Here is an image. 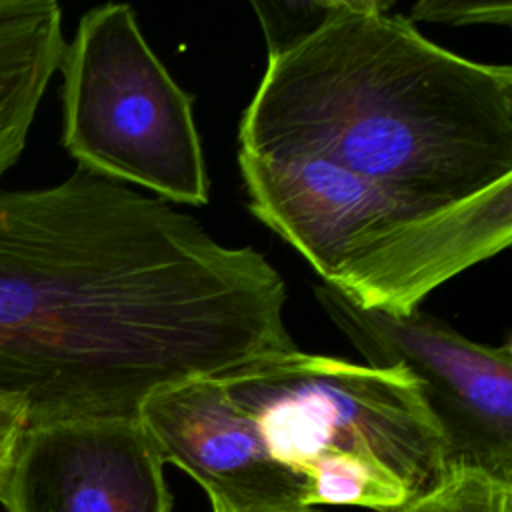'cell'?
Returning a JSON list of instances; mask_svg holds the SVG:
<instances>
[{"label": "cell", "instance_id": "obj_13", "mask_svg": "<svg viewBox=\"0 0 512 512\" xmlns=\"http://www.w3.org/2000/svg\"><path fill=\"white\" fill-rule=\"evenodd\" d=\"M26 426L28 418L22 404L14 398L0 396V482Z\"/></svg>", "mask_w": 512, "mask_h": 512}, {"label": "cell", "instance_id": "obj_1", "mask_svg": "<svg viewBox=\"0 0 512 512\" xmlns=\"http://www.w3.org/2000/svg\"><path fill=\"white\" fill-rule=\"evenodd\" d=\"M286 282L176 204L78 168L0 188V396L28 426L138 418L172 386L296 348Z\"/></svg>", "mask_w": 512, "mask_h": 512}, {"label": "cell", "instance_id": "obj_12", "mask_svg": "<svg viewBox=\"0 0 512 512\" xmlns=\"http://www.w3.org/2000/svg\"><path fill=\"white\" fill-rule=\"evenodd\" d=\"M408 22H436L450 26H510V0H420L410 8Z\"/></svg>", "mask_w": 512, "mask_h": 512}, {"label": "cell", "instance_id": "obj_10", "mask_svg": "<svg viewBox=\"0 0 512 512\" xmlns=\"http://www.w3.org/2000/svg\"><path fill=\"white\" fill-rule=\"evenodd\" d=\"M388 512H512V482L450 464L430 488Z\"/></svg>", "mask_w": 512, "mask_h": 512}, {"label": "cell", "instance_id": "obj_8", "mask_svg": "<svg viewBox=\"0 0 512 512\" xmlns=\"http://www.w3.org/2000/svg\"><path fill=\"white\" fill-rule=\"evenodd\" d=\"M138 422L162 464H176L192 476L212 506L234 512L308 506L304 482L270 456L250 416L216 376L150 396Z\"/></svg>", "mask_w": 512, "mask_h": 512}, {"label": "cell", "instance_id": "obj_5", "mask_svg": "<svg viewBox=\"0 0 512 512\" xmlns=\"http://www.w3.org/2000/svg\"><path fill=\"white\" fill-rule=\"evenodd\" d=\"M60 70L62 142L78 168L176 206L208 202L192 96L154 54L132 6L88 10Z\"/></svg>", "mask_w": 512, "mask_h": 512}, {"label": "cell", "instance_id": "obj_4", "mask_svg": "<svg viewBox=\"0 0 512 512\" xmlns=\"http://www.w3.org/2000/svg\"><path fill=\"white\" fill-rule=\"evenodd\" d=\"M306 504L394 510L446 468L438 424L414 378L298 348L216 376Z\"/></svg>", "mask_w": 512, "mask_h": 512}, {"label": "cell", "instance_id": "obj_6", "mask_svg": "<svg viewBox=\"0 0 512 512\" xmlns=\"http://www.w3.org/2000/svg\"><path fill=\"white\" fill-rule=\"evenodd\" d=\"M314 292L368 366L398 368L414 378L440 428L446 466H472L512 482L510 340L488 346L420 308L390 314L360 308L326 284Z\"/></svg>", "mask_w": 512, "mask_h": 512}, {"label": "cell", "instance_id": "obj_9", "mask_svg": "<svg viewBox=\"0 0 512 512\" xmlns=\"http://www.w3.org/2000/svg\"><path fill=\"white\" fill-rule=\"evenodd\" d=\"M66 42L54 0H0V176L16 164Z\"/></svg>", "mask_w": 512, "mask_h": 512}, {"label": "cell", "instance_id": "obj_7", "mask_svg": "<svg viewBox=\"0 0 512 512\" xmlns=\"http://www.w3.org/2000/svg\"><path fill=\"white\" fill-rule=\"evenodd\" d=\"M138 418L26 426L0 482L6 512H172L174 500Z\"/></svg>", "mask_w": 512, "mask_h": 512}, {"label": "cell", "instance_id": "obj_2", "mask_svg": "<svg viewBox=\"0 0 512 512\" xmlns=\"http://www.w3.org/2000/svg\"><path fill=\"white\" fill-rule=\"evenodd\" d=\"M390 6L344 0L268 58L240 150L328 160L424 212L512 186V68L434 44Z\"/></svg>", "mask_w": 512, "mask_h": 512}, {"label": "cell", "instance_id": "obj_14", "mask_svg": "<svg viewBox=\"0 0 512 512\" xmlns=\"http://www.w3.org/2000/svg\"><path fill=\"white\" fill-rule=\"evenodd\" d=\"M214 512H234V510H226L220 506H212ZM270 512H320L314 506H300V508H284V510H270Z\"/></svg>", "mask_w": 512, "mask_h": 512}, {"label": "cell", "instance_id": "obj_11", "mask_svg": "<svg viewBox=\"0 0 512 512\" xmlns=\"http://www.w3.org/2000/svg\"><path fill=\"white\" fill-rule=\"evenodd\" d=\"M344 0H268L252 2L258 16L268 58L282 56L314 36Z\"/></svg>", "mask_w": 512, "mask_h": 512}, {"label": "cell", "instance_id": "obj_3", "mask_svg": "<svg viewBox=\"0 0 512 512\" xmlns=\"http://www.w3.org/2000/svg\"><path fill=\"white\" fill-rule=\"evenodd\" d=\"M250 212L366 310L410 314L438 286L512 240V186L424 212L322 158L238 150Z\"/></svg>", "mask_w": 512, "mask_h": 512}]
</instances>
